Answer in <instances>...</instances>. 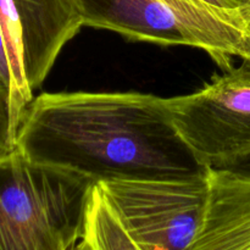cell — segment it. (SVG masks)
Instances as JSON below:
<instances>
[{"label":"cell","mask_w":250,"mask_h":250,"mask_svg":"<svg viewBox=\"0 0 250 250\" xmlns=\"http://www.w3.org/2000/svg\"><path fill=\"white\" fill-rule=\"evenodd\" d=\"M16 149L94 183L208 171L178 136L167 98L139 92L42 93L22 115Z\"/></svg>","instance_id":"obj_1"},{"label":"cell","mask_w":250,"mask_h":250,"mask_svg":"<svg viewBox=\"0 0 250 250\" xmlns=\"http://www.w3.org/2000/svg\"><path fill=\"white\" fill-rule=\"evenodd\" d=\"M95 183L19 150L0 159V250H66L84 231Z\"/></svg>","instance_id":"obj_2"},{"label":"cell","mask_w":250,"mask_h":250,"mask_svg":"<svg viewBox=\"0 0 250 250\" xmlns=\"http://www.w3.org/2000/svg\"><path fill=\"white\" fill-rule=\"evenodd\" d=\"M97 185L142 250H189L207 204L208 171L178 180L134 178Z\"/></svg>","instance_id":"obj_3"},{"label":"cell","mask_w":250,"mask_h":250,"mask_svg":"<svg viewBox=\"0 0 250 250\" xmlns=\"http://www.w3.org/2000/svg\"><path fill=\"white\" fill-rule=\"evenodd\" d=\"M167 99L178 136L204 167L227 168L250 155L249 62Z\"/></svg>","instance_id":"obj_4"},{"label":"cell","mask_w":250,"mask_h":250,"mask_svg":"<svg viewBox=\"0 0 250 250\" xmlns=\"http://www.w3.org/2000/svg\"><path fill=\"white\" fill-rule=\"evenodd\" d=\"M22 44L26 81L32 92L53 68L63 46L84 26L81 0H11Z\"/></svg>","instance_id":"obj_5"},{"label":"cell","mask_w":250,"mask_h":250,"mask_svg":"<svg viewBox=\"0 0 250 250\" xmlns=\"http://www.w3.org/2000/svg\"><path fill=\"white\" fill-rule=\"evenodd\" d=\"M207 204L189 250H250V176L208 168Z\"/></svg>","instance_id":"obj_6"},{"label":"cell","mask_w":250,"mask_h":250,"mask_svg":"<svg viewBox=\"0 0 250 250\" xmlns=\"http://www.w3.org/2000/svg\"><path fill=\"white\" fill-rule=\"evenodd\" d=\"M84 26L136 42L195 48L175 12L161 0H81Z\"/></svg>","instance_id":"obj_7"},{"label":"cell","mask_w":250,"mask_h":250,"mask_svg":"<svg viewBox=\"0 0 250 250\" xmlns=\"http://www.w3.org/2000/svg\"><path fill=\"white\" fill-rule=\"evenodd\" d=\"M83 234L93 250H142L128 236L97 183L88 199Z\"/></svg>","instance_id":"obj_8"},{"label":"cell","mask_w":250,"mask_h":250,"mask_svg":"<svg viewBox=\"0 0 250 250\" xmlns=\"http://www.w3.org/2000/svg\"><path fill=\"white\" fill-rule=\"evenodd\" d=\"M17 131L10 88L0 78V159L16 150Z\"/></svg>","instance_id":"obj_9"},{"label":"cell","mask_w":250,"mask_h":250,"mask_svg":"<svg viewBox=\"0 0 250 250\" xmlns=\"http://www.w3.org/2000/svg\"><path fill=\"white\" fill-rule=\"evenodd\" d=\"M200 1L227 11L250 12V0H200Z\"/></svg>","instance_id":"obj_10"},{"label":"cell","mask_w":250,"mask_h":250,"mask_svg":"<svg viewBox=\"0 0 250 250\" xmlns=\"http://www.w3.org/2000/svg\"><path fill=\"white\" fill-rule=\"evenodd\" d=\"M225 170H229L237 173H242V175L250 176V155L246 156V158L242 159V160L237 161L236 164L231 165L229 167L225 168Z\"/></svg>","instance_id":"obj_11"},{"label":"cell","mask_w":250,"mask_h":250,"mask_svg":"<svg viewBox=\"0 0 250 250\" xmlns=\"http://www.w3.org/2000/svg\"><path fill=\"white\" fill-rule=\"evenodd\" d=\"M66 250H93V248L92 244L89 243V241H88L84 237V234H83L75 244H72L70 248H67Z\"/></svg>","instance_id":"obj_12"},{"label":"cell","mask_w":250,"mask_h":250,"mask_svg":"<svg viewBox=\"0 0 250 250\" xmlns=\"http://www.w3.org/2000/svg\"><path fill=\"white\" fill-rule=\"evenodd\" d=\"M247 62H249V63H250V61H247Z\"/></svg>","instance_id":"obj_13"}]
</instances>
